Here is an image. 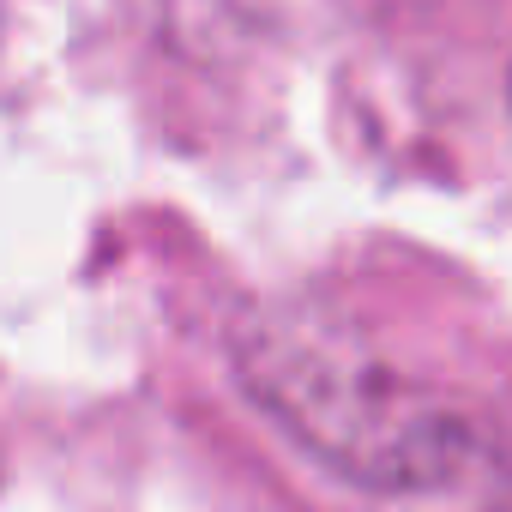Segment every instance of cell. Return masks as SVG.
<instances>
[{"label":"cell","mask_w":512,"mask_h":512,"mask_svg":"<svg viewBox=\"0 0 512 512\" xmlns=\"http://www.w3.org/2000/svg\"><path fill=\"white\" fill-rule=\"evenodd\" d=\"M235 374L302 452L374 494H422L464 470V416L404 380L356 326L308 302H266L235 326Z\"/></svg>","instance_id":"1"}]
</instances>
